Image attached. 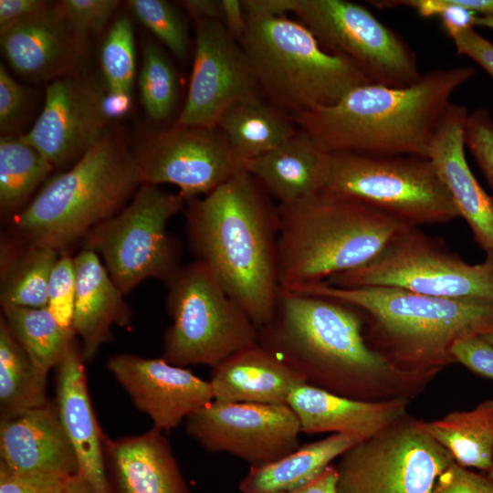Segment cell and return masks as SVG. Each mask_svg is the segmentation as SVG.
Wrapping results in <instances>:
<instances>
[{"label": "cell", "instance_id": "obj_1", "mask_svg": "<svg viewBox=\"0 0 493 493\" xmlns=\"http://www.w3.org/2000/svg\"><path fill=\"white\" fill-rule=\"evenodd\" d=\"M189 246L260 330L275 313L279 208L245 169L209 194L185 201Z\"/></svg>", "mask_w": 493, "mask_h": 493}, {"label": "cell", "instance_id": "obj_2", "mask_svg": "<svg viewBox=\"0 0 493 493\" xmlns=\"http://www.w3.org/2000/svg\"><path fill=\"white\" fill-rule=\"evenodd\" d=\"M258 341L306 383L352 399L377 401L416 381L369 345L358 309L330 298L279 288Z\"/></svg>", "mask_w": 493, "mask_h": 493}, {"label": "cell", "instance_id": "obj_3", "mask_svg": "<svg viewBox=\"0 0 493 493\" xmlns=\"http://www.w3.org/2000/svg\"><path fill=\"white\" fill-rule=\"evenodd\" d=\"M475 74L471 66L434 69L415 83L358 86L331 106L291 116L329 152L427 158L453 93Z\"/></svg>", "mask_w": 493, "mask_h": 493}, {"label": "cell", "instance_id": "obj_4", "mask_svg": "<svg viewBox=\"0 0 493 493\" xmlns=\"http://www.w3.org/2000/svg\"><path fill=\"white\" fill-rule=\"evenodd\" d=\"M293 291L336 299L367 318L369 345L414 378L454 362L458 341L493 332V300L446 299L389 287L341 288L319 282Z\"/></svg>", "mask_w": 493, "mask_h": 493}, {"label": "cell", "instance_id": "obj_5", "mask_svg": "<svg viewBox=\"0 0 493 493\" xmlns=\"http://www.w3.org/2000/svg\"><path fill=\"white\" fill-rule=\"evenodd\" d=\"M140 185L132 151L110 131L12 217L11 236L68 253L90 229L121 211Z\"/></svg>", "mask_w": 493, "mask_h": 493}, {"label": "cell", "instance_id": "obj_6", "mask_svg": "<svg viewBox=\"0 0 493 493\" xmlns=\"http://www.w3.org/2000/svg\"><path fill=\"white\" fill-rule=\"evenodd\" d=\"M278 208V282L285 289L357 268L409 227L366 205L322 193Z\"/></svg>", "mask_w": 493, "mask_h": 493}, {"label": "cell", "instance_id": "obj_7", "mask_svg": "<svg viewBox=\"0 0 493 493\" xmlns=\"http://www.w3.org/2000/svg\"><path fill=\"white\" fill-rule=\"evenodd\" d=\"M239 41L264 98L290 116L338 102L372 83L349 58L326 51L299 20L246 16Z\"/></svg>", "mask_w": 493, "mask_h": 493}, {"label": "cell", "instance_id": "obj_8", "mask_svg": "<svg viewBox=\"0 0 493 493\" xmlns=\"http://www.w3.org/2000/svg\"><path fill=\"white\" fill-rule=\"evenodd\" d=\"M166 285L172 324L163 335L162 358L168 362L213 368L258 341L259 330L205 262L180 267Z\"/></svg>", "mask_w": 493, "mask_h": 493}, {"label": "cell", "instance_id": "obj_9", "mask_svg": "<svg viewBox=\"0 0 493 493\" xmlns=\"http://www.w3.org/2000/svg\"><path fill=\"white\" fill-rule=\"evenodd\" d=\"M320 193L366 205L410 227L459 216L433 163L425 157L330 152Z\"/></svg>", "mask_w": 493, "mask_h": 493}, {"label": "cell", "instance_id": "obj_10", "mask_svg": "<svg viewBox=\"0 0 493 493\" xmlns=\"http://www.w3.org/2000/svg\"><path fill=\"white\" fill-rule=\"evenodd\" d=\"M185 201L179 193L142 184L121 211L86 234L82 249L103 259L124 295L150 278L167 283L181 267L179 246L167 225L184 211Z\"/></svg>", "mask_w": 493, "mask_h": 493}, {"label": "cell", "instance_id": "obj_11", "mask_svg": "<svg viewBox=\"0 0 493 493\" xmlns=\"http://www.w3.org/2000/svg\"><path fill=\"white\" fill-rule=\"evenodd\" d=\"M341 288L389 287L446 299L493 300V267L471 265L418 227H406L366 264L325 281Z\"/></svg>", "mask_w": 493, "mask_h": 493}, {"label": "cell", "instance_id": "obj_12", "mask_svg": "<svg viewBox=\"0 0 493 493\" xmlns=\"http://www.w3.org/2000/svg\"><path fill=\"white\" fill-rule=\"evenodd\" d=\"M453 462L420 421L406 415L340 456L336 493H431Z\"/></svg>", "mask_w": 493, "mask_h": 493}, {"label": "cell", "instance_id": "obj_13", "mask_svg": "<svg viewBox=\"0 0 493 493\" xmlns=\"http://www.w3.org/2000/svg\"><path fill=\"white\" fill-rule=\"evenodd\" d=\"M291 13L326 51L351 60L372 83L402 88L423 75L407 43L362 5L293 0Z\"/></svg>", "mask_w": 493, "mask_h": 493}, {"label": "cell", "instance_id": "obj_14", "mask_svg": "<svg viewBox=\"0 0 493 493\" xmlns=\"http://www.w3.org/2000/svg\"><path fill=\"white\" fill-rule=\"evenodd\" d=\"M140 184H173L185 200L205 195L243 170L217 127L176 125L132 151Z\"/></svg>", "mask_w": 493, "mask_h": 493}, {"label": "cell", "instance_id": "obj_15", "mask_svg": "<svg viewBox=\"0 0 493 493\" xmlns=\"http://www.w3.org/2000/svg\"><path fill=\"white\" fill-rule=\"evenodd\" d=\"M184 428L208 453H227L250 467L296 450L301 433L299 419L288 404L215 400L187 416Z\"/></svg>", "mask_w": 493, "mask_h": 493}, {"label": "cell", "instance_id": "obj_16", "mask_svg": "<svg viewBox=\"0 0 493 493\" xmlns=\"http://www.w3.org/2000/svg\"><path fill=\"white\" fill-rule=\"evenodd\" d=\"M194 21L193 70L185 101L173 124L216 127L233 103L265 98L245 51L222 21Z\"/></svg>", "mask_w": 493, "mask_h": 493}, {"label": "cell", "instance_id": "obj_17", "mask_svg": "<svg viewBox=\"0 0 493 493\" xmlns=\"http://www.w3.org/2000/svg\"><path fill=\"white\" fill-rule=\"evenodd\" d=\"M110 120L107 95L91 78L77 72L48 83L40 114L20 138L54 167H65L110 132Z\"/></svg>", "mask_w": 493, "mask_h": 493}, {"label": "cell", "instance_id": "obj_18", "mask_svg": "<svg viewBox=\"0 0 493 493\" xmlns=\"http://www.w3.org/2000/svg\"><path fill=\"white\" fill-rule=\"evenodd\" d=\"M134 407L147 414L153 427L170 431L214 400L209 381L163 358L117 353L105 363Z\"/></svg>", "mask_w": 493, "mask_h": 493}, {"label": "cell", "instance_id": "obj_19", "mask_svg": "<svg viewBox=\"0 0 493 493\" xmlns=\"http://www.w3.org/2000/svg\"><path fill=\"white\" fill-rule=\"evenodd\" d=\"M0 43L10 67L36 81H52L77 73L87 47L58 2L1 26Z\"/></svg>", "mask_w": 493, "mask_h": 493}, {"label": "cell", "instance_id": "obj_20", "mask_svg": "<svg viewBox=\"0 0 493 493\" xmlns=\"http://www.w3.org/2000/svg\"><path fill=\"white\" fill-rule=\"evenodd\" d=\"M468 116L464 105L448 106L428 148L433 163L446 186L459 216L470 227L474 240L493 260V198L481 187L465 154V124Z\"/></svg>", "mask_w": 493, "mask_h": 493}, {"label": "cell", "instance_id": "obj_21", "mask_svg": "<svg viewBox=\"0 0 493 493\" xmlns=\"http://www.w3.org/2000/svg\"><path fill=\"white\" fill-rule=\"evenodd\" d=\"M0 465L24 474L71 477L79 473L54 403L0 420Z\"/></svg>", "mask_w": 493, "mask_h": 493}, {"label": "cell", "instance_id": "obj_22", "mask_svg": "<svg viewBox=\"0 0 493 493\" xmlns=\"http://www.w3.org/2000/svg\"><path fill=\"white\" fill-rule=\"evenodd\" d=\"M80 343H71L56 369L55 405L74 449L79 473L98 493H110L106 475L104 442L92 407Z\"/></svg>", "mask_w": 493, "mask_h": 493}, {"label": "cell", "instance_id": "obj_23", "mask_svg": "<svg viewBox=\"0 0 493 493\" xmlns=\"http://www.w3.org/2000/svg\"><path fill=\"white\" fill-rule=\"evenodd\" d=\"M288 405L302 433L345 434L362 441L406 416L408 400H358L303 383L290 393Z\"/></svg>", "mask_w": 493, "mask_h": 493}, {"label": "cell", "instance_id": "obj_24", "mask_svg": "<svg viewBox=\"0 0 493 493\" xmlns=\"http://www.w3.org/2000/svg\"><path fill=\"white\" fill-rule=\"evenodd\" d=\"M104 456L110 493H191L170 443L154 427L138 435L106 436Z\"/></svg>", "mask_w": 493, "mask_h": 493}, {"label": "cell", "instance_id": "obj_25", "mask_svg": "<svg viewBox=\"0 0 493 493\" xmlns=\"http://www.w3.org/2000/svg\"><path fill=\"white\" fill-rule=\"evenodd\" d=\"M330 152L307 131L296 132L271 151L243 162L279 206L296 204L320 193L330 170Z\"/></svg>", "mask_w": 493, "mask_h": 493}, {"label": "cell", "instance_id": "obj_26", "mask_svg": "<svg viewBox=\"0 0 493 493\" xmlns=\"http://www.w3.org/2000/svg\"><path fill=\"white\" fill-rule=\"evenodd\" d=\"M76 296L72 328L80 340L85 362L112 341L111 327H126L131 310L100 257L82 249L75 257Z\"/></svg>", "mask_w": 493, "mask_h": 493}, {"label": "cell", "instance_id": "obj_27", "mask_svg": "<svg viewBox=\"0 0 493 493\" xmlns=\"http://www.w3.org/2000/svg\"><path fill=\"white\" fill-rule=\"evenodd\" d=\"M209 383L215 401L264 404H288L290 393L306 383L259 341L213 367Z\"/></svg>", "mask_w": 493, "mask_h": 493}, {"label": "cell", "instance_id": "obj_28", "mask_svg": "<svg viewBox=\"0 0 493 493\" xmlns=\"http://www.w3.org/2000/svg\"><path fill=\"white\" fill-rule=\"evenodd\" d=\"M360 441L351 435L332 434L299 446L274 462L250 467L240 480L238 489L241 493L292 491L315 479L335 458Z\"/></svg>", "mask_w": 493, "mask_h": 493}, {"label": "cell", "instance_id": "obj_29", "mask_svg": "<svg viewBox=\"0 0 493 493\" xmlns=\"http://www.w3.org/2000/svg\"><path fill=\"white\" fill-rule=\"evenodd\" d=\"M216 127L242 162L271 151L298 130L289 114L264 99L233 103L222 113Z\"/></svg>", "mask_w": 493, "mask_h": 493}, {"label": "cell", "instance_id": "obj_30", "mask_svg": "<svg viewBox=\"0 0 493 493\" xmlns=\"http://www.w3.org/2000/svg\"><path fill=\"white\" fill-rule=\"evenodd\" d=\"M60 253L53 248L2 236L0 246L1 306L45 308L48 283Z\"/></svg>", "mask_w": 493, "mask_h": 493}, {"label": "cell", "instance_id": "obj_31", "mask_svg": "<svg viewBox=\"0 0 493 493\" xmlns=\"http://www.w3.org/2000/svg\"><path fill=\"white\" fill-rule=\"evenodd\" d=\"M421 425L464 467L493 470V400L468 411H456Z\"/></svg>", "mask_w": 493, "mask_h": 493}, {"label": "cell", "instance_id": "obj_32", "mask_svg": "<svg viewBox=\"0 0 493 493\" xmlns=\"http://www.w3.org/2000/svg\"><path fill=\"white\" fill-rule=\"evenodd\" d=\"M2 317L26 351L37 376L47 382L75 341L72 329L63 327L45 308L2 306Z\"/></svg>", "mask_w": 493, "mask_h": 493}, {"label": "cell", "instance_id": "obj_33", "mask_svg": "<svg viewBox=\"0 0 493 493\" xmlns=\"http://www.w3.org/2000/svg\"><path fill=\"white\" fill-rule=\"evenodd\" d=\"M48 402L47 382L37 376L26 351L1 317L0 418L13 417Z\"/></svg>", "mask_w": 493, "mask_h": 493}, {"label": "cell", "instance_id": "obj_34", "mask_svg": "<svg viewBox=\"0 0 493 493\" xmlns=\"http://www.w3.org/2000/svg\"><path fill=\"white\" fill-rule=\"evenodd\" d=\"M54 166L20 136L0 137V211L2 216L19 213Z\"/></svg>", "mask_w": 493, "mask_h": 493}, {"label": "cell", "instance_id": "obj_35", "mask_svg": "<svg viewBox=\"0 0 493 493\" xmlns=\"http://www.w3.org/2000/svg\"><path fill=\"white\" fill-rule=\"evenodd\" d=\"M139 89L142 107L151 120L163 121L170 118L177 103L178 77L164 50L152 42L143 46Z\"/></svg>", "mask_w": 493, "mask_h": 493}, {"label": "cell", "instance_id": "obj_36", "mask_svg": "<svg viewBox=\"0 0 493 493\" xmlns=\"http://www.w3.org/2000/svg\"><path fill=\"white\" fill-rule=\"evenodd\" d=\"M100 62L108 96L131 101L135 75L132 25L126 16L114 21L101 45Z\"/></svg>", "mask_w": 493, "mask_h": 493}, {"label": "cell", "instance_id": "obj_37", "mask_svg": "<svg viewBox=\"0 0 493 493\" xmlns=\"http://www.w3.org/2000/svg\"><path fill=\"white\" fill-rule=\"evenodd\" d=\"M127 5L177 58H187L190 54L189 33L173 5L164 0H129Z\"/></svg>", "mask_w": 493, "mask_h": 493}, {"label": "cell", "instance_id": "obj_38", "mask_svg": "<svg viewBox=\"0 0 493 493\" xmlns=\"http://www.w3.org/2000/svg\"><path fill=\"white\" fill-rule=\"evenodd\" d=\"M75 296L74 257H70L68 253H62L50 275L47 307L63 327L72 330Z\"/></svg>", "mask_w": 493, "mask_h": 493}, {"label": "cell", "instance_id": "obj_39", "mask_svg": "<svg viewBox=\"0 0 493 493\" xmlns=\"http://www.w3.org/2000/svg\"><path fill=\"white\" fill-rule=\"evenodd\" d=\"M58 3L69 26L85 46L90 36L102 30L121 5L118 0H62Z\"/></svg>", "mask_w": 493, "mask_h": 493}, {"label": "cell", "instance_id": "obj_40", "mask_svg": "<svg viewBox=\"0 0 493 493\" xmlns=\"http://www.w3.org/2000/svg\"><path fill=\"white\" fill-rule=\"evenodd\" d=\"M465 144L484 174L493 198V119L486 108L468 113L465 124Z\"/></svg>", "mask_w": 493, "mask_h": 493}, {"label": "cell", "instance_id": "obj_41", "mask_svg": "<svg viewBox=\"0 0 493 493\" xmlns=\"http://www.w3.org/2000/svg\"><path fill=\"white\" fill-rule=\"evenodd\" d=\"M26 90L0 63V130L2 135H15L26 105Z\"/></svg>", "mask_w": 493, "mask_h": 493}, {"label": "cell", "instance_id": "obj_42", "mask_svg": "<svg viewBox=\"0 0 493 493\" xmlns=\"http://www.w3.org/2000/svg\"><path fill=\"white\" fill-rule=\"evenodd\" d=\"M68 478L16 473L0 465V493H64Z\"/></svg>", "mask_w": 493, "mask_h": 493}, {"label": "cell", "instance_id": "obj_43", "mask_svg": "<svg viewBox=\"0 0 493 493\" xmlns=\"http://www.w3.org/2000/svg\"><path fill=\"white\" fill-rule=\"evenodd\" d=\"M431 493H493V479L454 461L438 477Z\"/></svg>", "mask_w": 493, "mask_h": 493}, {"label": "cell", "instance_id": "obj_44", "mask_svg": "<svg viewBox=\"0 0 493 493\" xmlns=\"http://www.w3.org/2000/svg\"><path fill=\"white\" fill-rule=\"evenodd\" d=\"M454 362L470 371L493 379V346L481 336L467 338L456 342L451 350Z\"/></svg>", "mask_w": 493, "mask_h": 493}, {"label": "cell", "instance_id": "obj_45", "mask_svg": "<svg viewBox=\"0 0 493 493\" xmlns=\"http://www.w3.org/2000/svg\"><path fill=\"white\" fill-rule=\"evenodd\" d=\"M456 52L465 55L493 78V44L477 33L474 28L459 32L451 37Z\"/></svg>", "mask_w": 493, "mask_h": 493}, {"label": "cell", "instance_id": "obj_46", "mask_svg": "<svg viewBox=\"0 0 493 493\" xmlns=\"http://www.w3.org/2000/svg\"><path fill=\"white\" fill-rule=\"evenodd\" d=\"M44 0H0V27L44 8Z\"/></svg>", "mask_w": 493, "mask_h": 493}, {"label": "cell", "instance_id": "obj_47", "mask_svg": "<svg viewBox=\"0 0 493 493\" xmlns=\"http://www.w3.org/2000/svg\"><path fill=\"white\" fill-rule=\"evenodd\" d=\"M222 23L229 35L236 41L243 37L246 27V16L240 0H221Z\"/></svg>", "mask_w": 493, "mask_h": 493}, {"label": "cell", "instance_id": "obj_48", "mask_svg": "<svg viewBox=\"0 0 493 493\" xmlns=\"http://www.w3.org/2000/svg\"><path fill=\"white\" fill-rule=\"evenodd\" d=\"M246 16H282L292 12L293 0H242Z\"/></svg>", "mask_w": 493, "mask_h": 493}, {"label": "cell", "instance_id": "obj_49", "mask_svg": "<svg viewBox=\"0 0 493 493\" xmlns=\"http://www.w3.org/2000/svg\"><path fill=\"white\" fill-rule=\"evenodd\" d=\"M179 4L185 8L193 19L222 20L221 0H184Z\"/></svg>", "mask_w": 493, "mask_h": 493}, {"label": "cell", "instance_id": "obj_50", "mask_svg": "<svg viewBox=\"0 0 493 493\" xmlns=\"http://www.w3.org/2000/svg\"><path fill=\"white\" fill-rule=\"evenodd\" d=\"M336 468L330 465L309 483L284 493H336Z\"/></svg>", "mask_w": 493, "mask_h": 493}, {"label": "cell", "instance_id": "obj_51", "mask_svg": "<svg viewBox=\"0 0 493 493\" xmlns=\"http://www.w3.org/2000/svg\"><path fill=\"white\" fill-rule=\"evenodd\" d=\"M64 493H98L89 482L79 474L68 478Z\"/></svg>", "mask_w": 493, "mask_h": 493}, {"label": "cell", "instance_id": "obj_52", "mask_svg": "<svg viewBox=\"0 0 493 493\" xmlns=\"http://www.w3.org/2000/svg\"><path fill=\"white\" fill-rule=\"evenodd\" d=\"M474 26L493 29V16H477L475 19Z\"/></svg>", "mask_w": 493, "mask_h": 493}, {"label": "cell", "instance_id": "obj_53", "mask_svg": "<svg viewBox=\"0 0 493 493\" xmlns=\"http://www.w3.org/2000/svg\"><path fill=\"white\" fill-rule=\"evenodd\" d=\"M486 341H488L491 346H493V332L487 333L481 336Z\"/></svg>", "mask_w": 493, "mask_h": 493}, {"label": "cell", "instance_id": "obj_54", "mask_svg": "<svg viewBox=\"0 0 493 493\" xmlns=\"http://www.w3.org/2000/svg\"><path fill=\"white\" fill-rule=\"evenodd\" d=\"M488 475L493 479V470H491Z\"/></svg>", "mask_w": 493, "mask_h": 493}, {"label": "cell", "instance_id": "obj_55", "mask_svg": "<svg viewBox=\"0 0 493 493\" xmlns=\"http://www.w3.org/2000/svg\"><path fill=\"white\" fill-rule=\"evenodd\" d=\"M486 259H488V260L491 263V266H492V267H493V260L488 259V258H486Z\"/></svg>", "mask_w": 493, "mask_h": 493}]
</instances>
